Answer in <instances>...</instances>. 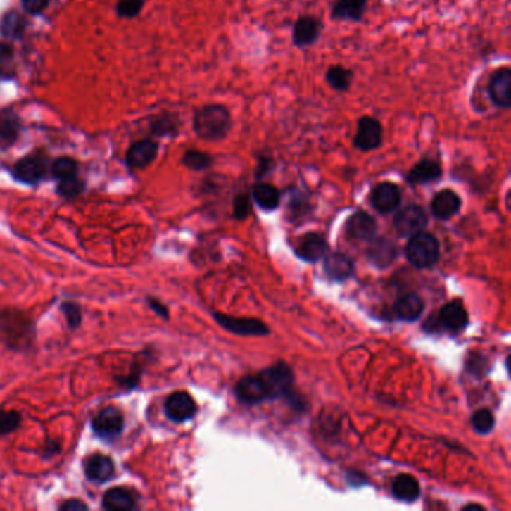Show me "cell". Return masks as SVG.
<instances>
[{
	"mask_svg": "<svg viewBox=\"0 0 511 511\" xmlns=\"http://www.w3.org/2000/svg\"><path fill=\"white\" fill-rule=\"evenodd\" d=\"M267 390H269L270 399L284 398L288 393L293 391L294 377L293 372L285 363H277L260 372Z\"/></svg>",
	"mask_w": 511,
	"mask_h": 511,
	"instance_id": "cell-6",
	"label": "cell"
},
{
	"mask_svg": "<svg viewBox=\"0 0 511 511\" xmlns=\"http://www.w3.org/2000/svg\"><path fill=\"white\" fill-rule=\"evenodd\" d=\"M212 162H213L212 156L204 152H200V150H189V152H186L183 156V164L194 171H203L210 167Z\"/></svg>",
	"mask_w": 511,
	"mask_h": 511,
	"instance_id": "cell-33",
	"label": "cell"
},
{
	"mask_svg": "<svg viewBox=\"0 0 511 511\" xmlns=\"http://www.w3.org/2000/svg\"><path fill=\"white\" fill-rule=\"evenodd\" d=\"M324 273L332 281H346L354 275V264L343 253H330L324 260Z\"/></svg>",
	"mask_w": 511,
	"mask_h": 511,
	"instance_id": "cell-22",
	"label": "cell"
},
{
	"mask_svg": "<svg viewBox=\"0 0 511 511\" xmlns=\"http://www.w3.org/2000/svg\"><path fill=\"white\" fill-rule=\"evenodd\" d=\"M59 510H62V511H87L89 505L81 501V499H66L65 503H62L59 505Z\"/></svg>",
	"mask_w": 511,
	"mask_h": 511,
	"instance_id": "cell-44",
	"label": "cell"
},
{
	"mask_svg": "<svg viewBox=\"0 0 511 511\" xmlns=\"http://www.w3.org/2000/svg\"><path fill=\"white\" fill-rule=\"evenodd\" d=\"M15 66H14V54L11 46L0 44V80H6L14 77Z\"/></svg>",
	"mask_w": 511,
	"mask_h": 511,
	"instance_id": "cell-37",
	"label": "cell"
},
{
	"mask_svg": "<svg viewBox=\"0 0 511 511\" xmlns=\"http://www.w3.org/2000/svg\"><path fill=\"white\" fill-rule=\"evenodd\" d=\"M441 174H443V170L436 160L423 159L408 172L406 179L411 184H426L438 180Z\"/></svg>",
	"mask_w": 511,
	"mask_h": 511,
	"instance_id": "cell-25",
	"label": "cell"
},
{
	"mask_svg": "<svg viewBox=\"0 0 511 511\" xmlns=\"http://www.w3.org/2000/svg\"><path fill=\"white\" fill-rule=\"evenodd\" d=\"M367 0H336L332 18L341 21H358L365 15Z\"/></svg>",
	"mask_w": 511,
	"mask_h": 511,
	"instance_id": "cell-24",
	"label": "cell"
},
{
	"mask_svg": "<svg viewBox=\"0 0 511 511\" xmlns=\"http://www.w3.org/2000/svg\"><path fill=\"white\" fill-rule=\"evenodd\" d=\"M158 155V144L152 139H139L134 143L126 153V164L132 170L149 167Z\"/></svg>",
	"mask_w": 511,
	"mask_h": 511,
	"instance_id": "cell-16",
	"label": "cell"
},
{
	"mask_svg": "<svg viewBox=\"0 0 511 511\" xmlns=\"http://www.w3.org/2000/svg\"><path fill=\"white\" fill-rule=\"evenodd\" d=\"M0 332L6 345L13 350H25L34 338L33 322L21 312L6 310L0 313Z\"/></svg>",
	"mask_w": 511,
	"mask_h": 511,
	"instance_id": "cell-2",
	"label": "cell"
},
{
	"mask_svg": "<svg viewBox=\"0 0 511 511\" xmlns=\"http://www.w3.org/2000/svg\"><path fill=\"white\" fill-rule=\"evenodd\" d=\"M396 257H398L396 245L386 237L375 239L370 243V246L367 249L369 261L377 267H381V269L389 267L394 260H396Z\"/></svg>",
	"mask_w": 511,
	"mask_h": 511,
	"instance_id": "cell-19",
	"label": "cell"
},
{
	"mask_svg": "<svg viewBox=\"0 0 511 511\" xmlns=\"http://www.w3.org/2000/svg\"><path fill=\"white\" fill-rule=\"evenodd\" d=\"M139 495L135 489L126 486H115L102 496V507L110 511H131L135 510Z\"/></svg>",
	"mask_w": 511,
	"mask_h": 511,
	"instance_id": "cell-12",
	"label": "cell"
},
{
	"mask_svg": "<svg viewBox=\"0 0 511 511\" xmlns=\"http://www.w3.org/2000/svg\"><path fill=\"white\" fill-rule=\"evenodd\" d=\"M144 0H120L118 4V14L123 18H134L143 9Z\"/></svg>",
	"mask_w": 511,
	"mask_h": 511,
	"instance_id": "cell-39",
	"label": "cell"
},
{
	"mask_svg": "<svg viewBox=\"0 0 511 511\" xmlns=\"http://www.w3.org/2000/svg\"><path fill=\"white\" fill-rule=\"evenodd\" d=\"M382 143V125L374 118H362L357 123V134L354 137V147L369 152L375 150Z\"/></svg>",
	"mask_w": 511,
	"mask_h": 511,
	"instance_id": "cell-11",
	"label": "cell"
},
{
	"mask_svg": "<svg viewBox=\"0 0 511 511\" xmlns=\"http://www.w3.org/2000/svg\"><path fill=\"white\" fill-rule=\"evenodd\" d=\"M125 415L118 406H107L101 410L92 420V429L99 438L113 441L123 432Z\"/></svg>",
	"mask_w": 511,
	"mask_h": 511,
	"instance_id": "cell-5",
	"label": "cell"
},
{
	"mask_svg": "<svg viewBox=\"0 0 511 511\" xmlns=\"http://www.w3.org/2000/svg\"><path fill=\"white\" fill-rule=\"evenodd\" d=\"M253 200L264 210H275L281 204V194L269 183H258L253 188Z\"/></svg>",
	"mask_w": 511,
	"mask_h": 511,
	"instance_id": "cell-28",
	"label": "cell"
},
{
	"mask_svg": "<svg viewBox=\"0 0 511 511\" xmlns=\"http://www.w3.org/2000/svg\"><path fill=\"white\" fill-rule=\"evenodd\" d=\"M493 426H495V418L489 410L483 408V410H479L477 412H474L472 427L475 432L480 435H486L492 431Z\"/></svg>",
	"mask_w": 511,
	"mask_h": 511,
	"instance_id": "cell-35",
	"label": "cell"
},
{
	"mask_svg": "<svg viewBox=\"0 0 511 511\" xmlns=\"http://www.w3.org/2000/svg\"><path fill=\"white\" fill-rule=\"evenodd\" d=\"M51 176L57 182H63L78 177V164L72 158H59L51 164Z\"/></svg>",
	"mask_w": 511,
	"mask_h": 511,
	"instance_id": "cell-31",
	"label": "cell"
},
{
	"mask_svg": "<svg viewBox=\"0 0 511 511\" xmlns=\"http://www.w3.org/2000/svg\"><path fill=\"white\" fill-rule=\"evenodd\" d=\"M21 424V415L17 411L0 410V436L15 432Z\"/></svg>",
	"mask_w": 511,
	"mask_h": 511,
	"instance_id": "cell-36",
	"label": "cell"
},
{
	"mask_svg": "<svg viewBox=\"0 0 511 511\" xmlns=\"http://www.w3.org/2000/svg\"><path fill=\"white\" fill-rule=\"evenodd\" d=\"M21 2L29 14H41L49 6L50 0H21Z\"/></svg>",
	"mask_w": 511,
	"mask_h": 511,
	"instance_id": "cell-42",
	"label": "cell"
},
{
	"mask_svg": "<svg viewBox=\"0 0 511 511\" xmlns=\"http://www.w3.org/2000/svg\"><path fill=\"white\" fill-rule=\"evenodd\" d=\"M50 171V160L44 153L37 152L21 158L14 165L13 176L17 182L34 186L45 179Z\"/></svg>",
	"mask_w": 511,
	"mask_h": 511,
	"instance_id": "cell-4",
	"label": "cell"
},
{
	"mask_svg": "<svg viewBox=\"0 0 511 511\" xmlns=\"http://www.w3.org/2000/svg\"><path fill=\"white\" fill-rule=\"evenodd\" d=\"M234 393L237 399L246 405H257L270 399L269 390L260 374L241 378L237 382Z\"/></svg>",
	"mask_w": 511,
	"mask_h": 511,
	"instance_id": "cell-9",
	"label": "cell"
},
{
	"mask_svg": "<svg viewBox=\"0 0 511 511\" xmlns=\"http://www.w3.org/2000/svg\"><path fill=\"white\" fill-rule=\"evenodd\" d=\"M147 305H149V308L152 309L155 313H158L159 317L168 320V317H170L168 308L164 303H160V301L158 298H155V297H147Z\"/></svg>",
	"mask_w": 511,
	"mask_h": 511,
	"instance_id": "cell-43",
	"label": "cell"
},
{
	"mask_svg": "<svg viewBox=\"0 0 511 511\" xmlns=\"http://www.w3.org/2000/svg\"><path fill=\"white\" fill-rule=\"evenodd\" d=\"M83 189H84V183L81 182L78 177L57 182V194L68 200L75 198V196H78L81 192H83Z\"/></svg>",
	"mask_w": 511,
	"mask_h": 511,
	"instance_id": "cell-38",
	"label": "cell"
},
{
	"mask_svg": "<svg viewBox=\"0 0 511 511\" xmlns=\"http://www.w3.org/2000/svg\"><path fill=\"white\" fill-rule=\"evenodd\" d=\"M252 204L246 194H239L234 198V216L237 219H246L251 215Z\"/></svg>",
	"mask_w": 511,
	"mask_h": 511,
	"instance_id": "cell-41",
	"label": "cell"
},
{
	"mask_svg": "<svg viewBox=\"0 0 511 511\" xmlns=\"http://www.w3.org/2000/svg\"><path fill=\"white\" fill-rule=\"evenodd\" d=\"M215 320L225 330L240 336H267L270 333L269 327L263 321L255 318H239L225 315V313H215Z\"/></svg>",
	"mask_w": 511,
	"mask_h": 511,
	"instance_id": "cell-10",
	"label": "cell"
},
{
	"mask_svg": "<svg viewBox=\"0 0 511 511\" xmlns=\"http://www.w3.org/2000/svg\"><path fill=\"white\" fill-rule=\"evenodd\" d=\"M424 310V303L420 296L414 293L402 296L396 305H394V312L396 315L403 321H415L420 318V315Z\"/></svg>",
	"mask_w": 511,
	"mask_h": 511,
	"instance_id": "cell-26",
	"label": "cell"
},
{
	"mask_svg": "<svg viewBox=\"0 0 511 511\" xmlns=\"http://www.w3.org/2000/svg\"><path fill=\"white\" fill-rule=\"evenodd\" d=\"M394 229L398 231V234L402 237H411L417 232H422L426 225H427V215L424 212V208L417 206V204H410L403 207L400 212L396 213L394 216Z\"/></svg>",
	"mask_w": 511,
	"mask_h": 511,
	"instance_id": "cell-7",
	"label": "cell"
},
{
	"mask_svg": "<svg viewBox=\"0 0 511 511\" xmlns=\"http://www.w3.org/2000/svg\"><path fill=\"white\" fill-rule=\"evenodd\" d=\"M20 134V120L17 114L5 110L0 113V141L9 146L18 138Z\"/></svg>",
	"mask_w": 511,
	"mask_h": 511,
	"instance_id": "cell-29",
	"label": "cell"
},
{
	"mask_svg": "<svg viewBox=\"0 0 511 511\" xmlns=\"http://www.w3.org/2000/svg\"><path fill=\"white\" fill-rule=\"evenodd\" d=\"M400 189L394 183L384 182L377 184L370 194V203L379 213H390L400 204Z\"/></svg>",
	"mask_w": 511,
	"mask_h": 511,
	"instance_id": "cell-13",
	"label": "cell"
},
{
	"mask_svg": "<svg viewBox=\"0 0 511 511\" xmlns=\"http://www.w3.org/2000/svg\"><path fill=\"white\" fill-rule=\"evenodd\" d=\"M321 33V23L315 17H301L293 29V42L297 46H308L317 42Z\"/></svg>",
	"mask_w": 511,
	"mask_h": 511,
	"instance_id": "cell-21",
	"label": "cell"
},
{
	"mask_svg": "<svg viewBox=\"0 0 511 511\" xmlns=\"http://www.w3.org/2000/svg\"><path fill=\"white\" fill-rule=\"evenodd\" d=\"M439 321L448 332L458 333L467 327L468 312L459 300L450 301L439 312Z\"/></svg>",
	"mask_w": 511,
	"mask_h": 511,
	"instance_id": "cell-20",
	"label": "cell"
},
{
	"mask_svg": "<svg viewBox=\"0 0 511 511\" xmlns=\"http://www.w3.org/2000/svg\"><path fill=\"white\" fill-rule=\"evenodd\" d=\"M327 240H325L318 232H309V234L303 236L296 248L297 257L301 260L309 261V263H317L322 260V257L327 252Z\"/></svg>",
	"mask_w": 511,
	"mask_h": 511,
	"instance_id": "cell-18",
	"label": "cell"
},
{
	"mask_svg": "<svg viewBox=\"0 0 511 511\" xmlns=\"http://www.w3.org/2000/svg\"><path fill=\"white\" fill-rule=\"evenodd\" d=\"M232 126L231 114L224 106H206L194 115V130L204 139H222Z\"/></svg>",
	"mask_w": 511,
	"mask_h": 511,
	"instance_id": "cell-1",
	"label": "cell"
},
{
	"mask_svg": "<svg viewBox=\"0 0 511 511\" xmlns=\"http://www.w3.org/2000/svg\"><path fill=\"white\" fill-rule=\"evenodd\" d=\"M460 206V196L455 191L444 189L434 196L431 208L438 219H448L459 212Z\"/></svg>",
	"mask_w": 511,
	"mask_h": 511,
	"instance_id": "cell-23",
	"label": "cell"
},
{
	"mask_svg": "<svg viewBox=\"0 0 511 511\" xmlns=\"http://www.w3.org/2000/svg\"><path fill=\"white\" fill-rule=\"evenodd\" d=\"M408 261L418 269H429L439 260V243L429 232H417L411 236L405 249Z\"/></svg>",
	"mask_w": 511,
	"mask_h": 511,
	"instance_id": "cell-3",
	"label": "cell"
},
{
	"mask_svg": "<svg viewBox=\"0 0 511 511\" xmlns=\"http://www.w3.org/2000/svg\"><path fill=\"white\" fill-rule=\"evenodd\" d=\"M165 415L174 423H183L188 422L198 411L194 398L186 391H174L167 398L165 405Z\"/></svg>",
	"mask_w": 511,
	"mask_h": 511,
	"instance_id": "cell-8",
	"label": "cell"
},
{
	"mask_svg": "<svg viewBox=\"0 0 511 511\" xmlns=\"http://www.w3.org/2000/svg\"><path fill=\"white\" fill-rule=\"evenodd\" d=\"M61 310L63 312V315L68 322V327L71 330L78 329L81 322H83V310H81V306L77 303V301H72V300L63 301Z\"/></svg>",
	"mask_w": 511,
	"mask_h": 511,
	"instance_id": "cell-34",
	"label": "cell"
},
{
	"mask_svg": "<svg viewBox=\"0 0 511 511\" xmlns=\"http://www.w3.org/2000/svg\"><path fill=\"white\" fill-rule=\"evenodd\" d=\"M345 232L353 240L369 241L377 234V222L366 212H357L346 220Z\"/></svg>",
	"mask_w": 511,
	"mask_h": 511,
	"instance_id": "cell-17",
	"label": "cell"
},
{
	"mask_svg": "<svg viewBox=\"0 0 511 511\" xmlns=\"http://www.w3.org/2000/svg\"><path fill=\"white\" fill-rule=\"evenodd\" d=\"M0 30H2L4 37L6 38H18L26 27V20L18 13H8L4 20L2 25H0Z\"/></svg>",
	"mask_w": 511,
	"mask_h": 511,
	"instance_id": "cell-32",
	"label": "cell"
},
{
	"mask_svg": "<svg viewBox=\"0 0 511 511\" xmlns=\"http://www.w3.org/2000/svg\"><path fill=\"white\" fill-rule=\"evenodd\" d=\"M156 135H167L170 132H176V125L170 119H162L155 123Z\"/></svg>",
	"mask_w": 511,
	"mask_h": 511,
	"instance_id": "cell-45",
	"label": "cell"
},
{
	"mask_svg": "<svg viewBox=\"0 0 511 511\" xmlns=\"http://www.w3.org/2000/svg\"><path fill=\"white\" fill-rule=\"evenodd\" d=\"M393 495L400 501L412 503L420 496V486L410 474H400L393 481Z\"/></svg>",
	"mask_w": 511,
	"mask_h": 511,
	"instance_id": "cell-27",
	"label": "cell"
},
{
	"mask_svg": "<svg viewBox=\"0 0 511 511\" xmlns=\"http://www.w3.org/2000/svg\"><path fill=\"white\" fill-rule=\"evenodd\" d=\"M489 95L496 107H511V71L508 68H501L493 74L489 83Z\"/></svg>",
	"mask_w": 511,
	"mask_h": 511,
	"instance_id": "cell-15",
	"label": "cell"
},
{
	"mask_svg": "<svg viewBox=\"0 0 511 511\" xmlns=\"http://www.w3.org/2000/svg\"><path fill=\"white\" fill-rule=\"evenodd\" d=\"M141 374H143V369H141V366H139V365L132 366V369H131L130 374H127V375H126V377H123V378H119V379H118V381H119V384H120V387H123V389H126V390H132V389L138 387L139 381H141Z\"/></svg>",
	"mask_w": 511,
	"mask_h": 511,
	"instance_id": "cell-40",
	"label": "cell"
},
{
	"mask_svg": "<svg viewBox=\"0 0 511 511\" xmlns=\"http://www.w3.org/2000/svg\"><path fill=\"white\" fill-rule=\"evenodd\" d=\"M84 475L93 483H107L115 475V465L110 456L95 453L84 459Z\"/></svg>",
	"mask_w": 511,
	"mask_h": 511,
	"instance_id": "cell-14",
	"label": "cell"
},
{
	"mask_svg": "<svg viewBox=\"0 0 511 511\" xmlns=\"http://www.w3.org/2000/svg\"><path fill=\"white\" fill-rule=\"evenodd\" d=\"M325 78H327V83L332 89L343 92L346 89H350L354 75L350 69L336 65V66L329 68L327 74H325Z\"/></svg>",
	"mask_w": 511,
	"mask_h": 511,
	"instance_id": "cell-30",
	"label": "cell"
}]
</instances>
